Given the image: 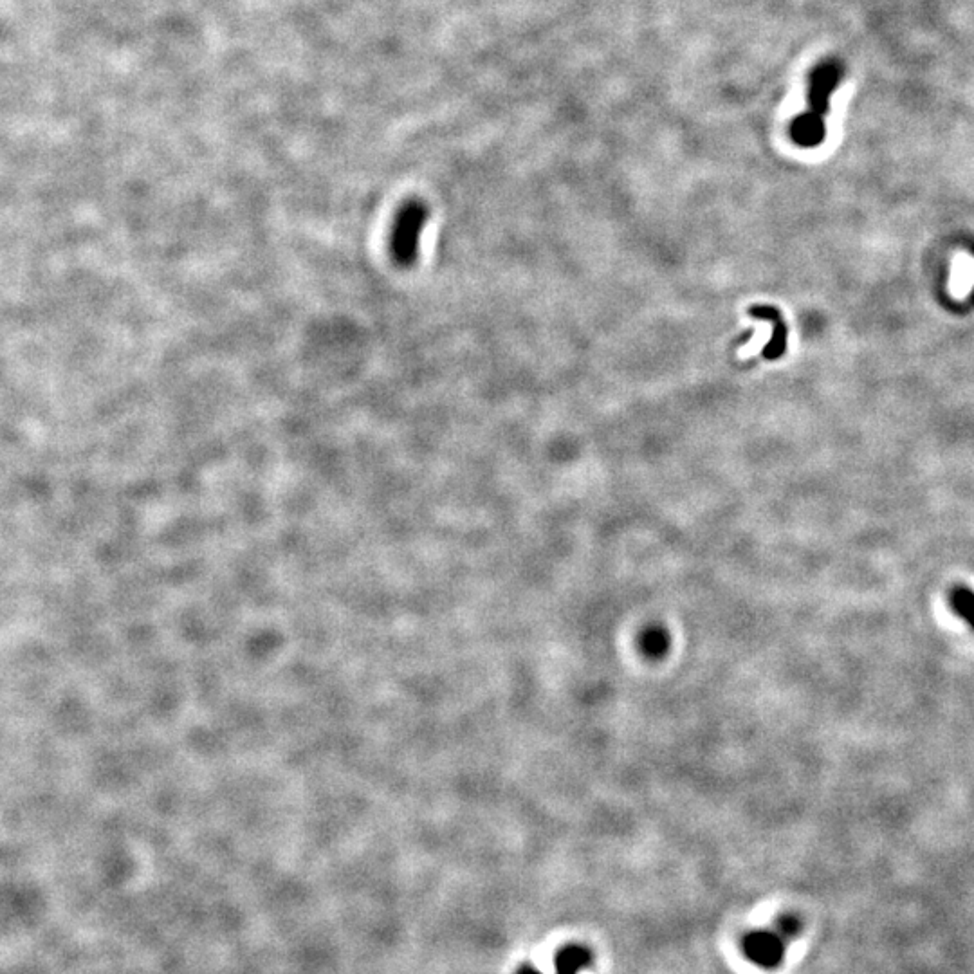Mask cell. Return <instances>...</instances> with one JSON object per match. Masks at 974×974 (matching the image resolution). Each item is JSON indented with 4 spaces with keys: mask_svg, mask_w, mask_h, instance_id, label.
<instances>
[{
    "mask_svg": "<svg viewBox=\"0 0 974 974\" xmlns=\"http://www.w3.org/2000/svg\"><path fill=\"white\" fill-rule=\"evenodd\" d=\"M516 974H542V973H540V971H536V969H533V967H529V965H524V967H520V971H518V973Z\"/></svg>",
    "mask_w": 974,
    "mask_h": 974,
    "instance_id": "9a60e30c",
    "label": "cell"
},
{
    "mask_svg": "<svg viewBox=\"0 0 974 974\" xmlns=\"http://www.w3.org/2000/svg\"><path fill=\"white\" fill-rule=\"evenodd\" d=\"M644 652L648 655H653L655 652L664 653L668 650V635L661 632V634H655L650 630V634L644 635Z\"/></svg>",
    "mask_w": 974,
    "mask_h": 974,
    "instance_id": "4fadbf2b",
    "label": "cell"
},
{
    "mask_svg": "<svg viewBox=\"0 0 974 974\" xmlns=\"http://www.w3.org/2000/svg\"><path fill=\"white\" fill-rule=\"evenodd\" d=\"M745 955L763 969H774L782 964L785 938L776 931H756L744 940Z\"/></svg>",
    "mask_w": 974,
    "mask_h": 974,
    "instance_id": "5b68a950",
    "label": "cell"
},
{
    "mask_svg": "<svg viewBox=\"0 0 974 974\" xmlns=\"http://www.w3.org/2000/svg\"><path fill=\"white\" fill-rule=\"evenodd\" d=\"M184 742L192 753L199 754L203 758H217L228 751V738L217 727H190L186 731Z\"/></svg>",
    "mask_w": 974,
    "mask_h": 974,
    "instance_id": "8992f818",
    "label": "cell"
},
{
    "mask_svg": "<svg viewBox=\"0 0 974 974\" xmlns=\"http://www.w3.org/2000/svg\"><path fill=\"white\" fill-rule=\"evenodd\" d=\"M179 708H181V693L170 686L157 688L148 702V711L156 720L175 717Z\"/></svg>",
    "mask_w": 974,
    "mask_h": 974,
    "instance_id": "30bf717a",
    "label": "cell"
},
{
    "mask_svg": "<svg viewBox=\"0 0 974 974\" xmlns=\"http://www.w3.org/2000/svg\"><path fill=\"white\" fill-rule=\"evenodd\" d=\"M749 314L756 320H763V322L767 320L774 325V334L769 345L763 349V358L776 359L783 356L787 349V325L783 322L782 313L771 305H754L749 309Z\"/></svg>",
    "mask_w": 974,
    "mask_h": 974,
    "instance_id": "ba28073f",
    "label": "cell"
},
{
    "mask_svg": "<svg viewBox=\"0 0 974 974\" xmlns=\"http://www.w3.org/2000/svg\"><path fill=\"white\" fill-rule=\"evenodd\" d=\"M951 608L974 628V592L971 589H958L951 592Z\"/></svg>",
    "mask_w": 974,
    "mask_h": 974,
    "instance_id": "7c38bea8",
    "label": "cell"
},
{
    "mask_svg": "<svg viewBox=\"0 0 974 974\" xmlns=\"http://www.w3.org/2000/svg\"><path fill=\"white\" fill-rule=\"evenodd\" d=\"M843 64L836 58H828L825 62L816 65L809 76V98L810 112L827 116L830 109V96L836 91L837 85L843 80Z\"/></svg>",
    "mask_w": 974,
    "mask_h": 974,
    "instance_id": "7a4b0ae2",
    "label": "cell"
},
{
    "mask_svg": "<svg viewBox=\"0 0 974 974\" xmlns=\"http://www.w3.org/2000/svg\"><path fill=\"white\" fill-rule=\"evenodd\" d=\"M51 722L62 736H85L92 729V711L80 695H65L56 702Z\"/></svg>",
    "mask_w": 974,
    "mask_h": 974,
    "instance_id": "3957f363",
    "label": "cell"
},
{
    "mask_svg": "<svg viewBox=\"0 0 974 974\" xmlns=\"http://www.w3.org/2000/svg\"><path fill=\"white\" fill-rule=\"evenodd\" d=\"M798 929H800V924H798V920L794 919V917H785V919L780 920V924H778V933H780L785 940H787V938L794 937V935L798 933Z\"/></svg>",
    "mask_w": 974,
    "mask_h": 974,
    "instance_id": "5bb4252c",
    "label": "cell"
},
{
    "mask_svg": "<svg viewBox=\"0 0 974 974\" xmlns=\"http://www.w3.org/2000/svg\"><path fill=\"white\" fill-rule=\"evenodd\" d=\"M287 644V637L278 626H257L244 637L242 650L249 661L266 664L278 657Z\"/></svg>",
    "mask_w": 974,
    "mask_h": 974,
    "instance_id": "277c9868",
    "label": "cell"
},
{
    "mask_svg": "<svg viewBox=\"0 0 974 974\" xmlns=\"http://www.w3.org/2000/svg\"><path fill=\"white\" fill-rule=\"evenodd\" d=\"M428 215V206L419 199H410L399 208L390 240L392 257L399 266H414Z\"/></svg>",
    "mask_w": 974,
    "mask_h": 974,
    "instance_id": "6da1fadb",
    "label": "cell"
},
{
    "mask_svg": "<svg viewBox=\"0 0 974 974\" xmlns=\"http://www.w3.org/2000/svg\"><path fill=\"white\" fill-rule=\"evenodd\" d=\"M177 630L188 644L204 646L213 639L212 628L206 623L203 614L195 608H186L177 621Z\"/></svg>",
    "mask_w": 974,
    "mask_h": 974,
    "instance_id": "9c48e42d",
    "label": "cell"
},
{
    "mask_svg": "<svg viewBox=\"0 0 974 974\" xmlns=\"http://www.w3.org/2000/svg\"><path fill=\"white\" fill-rule=\"evenodd\" d=\"M791 138L803 148H816L827 138L825 118L814 112H803L791 123Z\"/></svg>",
    "mask_w": 974,
    "mask_h": 974,
    "instance_id": "52a82bcc",
    "label": "cell"
},
{
    "mask_svg": "<svg viewBox=\"0 0 974 974\" xmlns=\"http://www.w3.org/2000/svg\"><path fill=\"white\" fill-rule=\"evenodd\" d=\"M592 962L589 949L581 946H567L556 956V973L578 974L583 967Z\"/></svg>",
    "mask_w": 974,
    "mask_h": 974,
    "instance_id": "8fae6325",
    "label": "cell"
}]
</instances>
